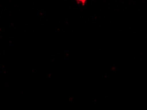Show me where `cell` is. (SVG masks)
Masks as SVG:
<instances>
[]
</instances>
